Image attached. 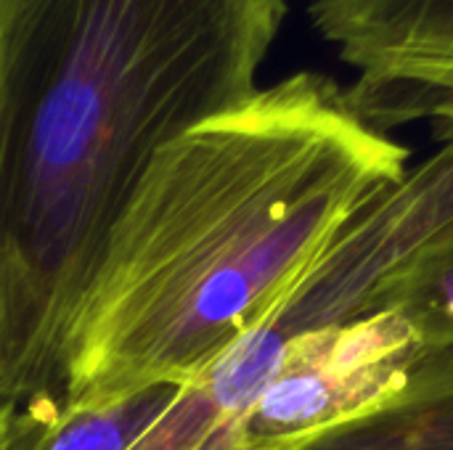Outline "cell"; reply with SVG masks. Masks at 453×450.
<instances>
[{
	"instance_id": "5",
	"label": "cell",
	"mask_w": 453,
	"mask_h": 450,
	"mask_svg": "<svg viewBox=\"0 0 453 450\" xmlns=\"http://www.w3.org/2000/svg\"><path fill=\"white\" fill-rule=\"evenodd\" d=\"M292 450H453V345L422 347L390 398Z\"/></svg>"
},
{
	"instance_id": "2",
	"label": "cell",
	"mask_w": 453,
	"mask_h": 450,
	"mask_svg": "<svg viewBox=\"0 0 453 450\" xmlns=\"http://www.w3.org/2000/svg\"><path fill=\"white\" fill-rule=\"evenodd\" d=\"M409 170L345 88L297 72L159 151L61 350L58 403L186 385L257 326L326 241Z\"/></svg>"
},
{
	"instance_id": "9",
	"label": "cell",
	"mask_w": 453,
	"mask_h": 450,
	"mask_svg": "<svg viewBox=\"0 0 453 450\" xmlns=\"http://www.w3.org/2000/svg\"><path fill=\"white\" fill-rule=\"evenodd\" d=\"M0 400H11L8 393H5V382H3V374H0Z\"/></svg>"
},
{
	"instance_id": "6",
	"label": "cell",
	"mask_w": 453,
	"mask_h": 450,
	"mask_svg": "<svg viewBox=\"0 0 453 450\" xmlns=\"http://www.w3.org/2000/svg\"><path fill=\"white\" fill-rule=\"evenodd\" d=\"M180 385H157L106 406L69 408L40 395L16 406L3 450H130L175 400Z\"/></svg>"
},
{
	"instance_id": "4",
	"label": "cell",
	"mask_w": 453,
	"mask_h": 450,
	"mask_svg": "<svg viewBox=\"0 0 453 450\" xmlns=\"http://www.w3.org/2000/svg\"><path fill=\"white\" fill-rule=\"evenodd\" d=\"M308 16L356 72L345 93L372 127L453 138V0H313Z\"/></svg>"
},
{
	"instance_id": "7",
	"label": "cell",
	"mask_w": 453,
	"mask_h": 450,
	"mask_svg": "<svg viewBox=\"0 0 453 450\" xmlns=\"http://www.w3.org/2000/svg\"><path fill=\"white\" fill-rule=\"evenodd\" d=\"M372 310L401 316L425 347L453 345V220L377 286Z\"/></svg>"
},
{
	"instance_id": "3",
	"label": "cell",
	"mask_w": 453,
	"mask_h": 450,
	"mask_svg": "<svg viewBox=\"0 0 453 450\" xmlns=\"http://www.w3.org/2000/svg\"><path fill=\"white\" fill-rule=\"evenodd\" d=\"M425 345L390 310L295 337L231 430V450H292L390 398Z\"/></svg>"
},
{
	"instance_id": "1",
	"label": "cell",
	"mask_w": 453,
	"mask_h": 450,
	"mask_svg": "<svg viewBox=\"0 0 453 450\" xmlns=\"http://www.w3.org/2000/svg\"><path fill=\"white\" fill-rule=\"evenodd\" d=\"M287 0H0V374L58 398L104 244L162 149L244 101Z\"/></svg>"
},
{
	"instance_id": "8",
	"label": "cell",
	"mask_w": 453,
	"mask_h": 450,
	"mask_svg": "<svg viewBox=\"0 0 453 450\" xmlns=\"http://www.w3.org/2000/svg\"><path fill=\"white\" fill-rule=\"evenodd\" d=\"M16 403L13 400H0V450L5 448L8 432H11V419H13Z\"/></svg>"
}]
</instances>
